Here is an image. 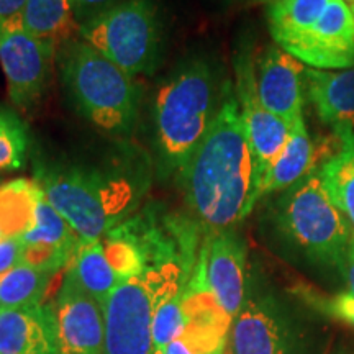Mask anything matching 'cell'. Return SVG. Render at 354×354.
<instances>
[{
  "instance_id": "1",
  "label": "cell",
  "mask_w": 354,
  "mask_h": 354,
  "mask_svg": "<svg viewBox=\"0 0 354 354\" xmlns=\"http://www.w3.org/2000/svg\"><path fill=\"white\" fill-rule=\"evenodd\" d=\"M205 234L234 230L256 205V166L234 87L225 82L212 125L180 177Z\"/></svg>"
},
{
  "instance_id": "2",
  "label": "cell",
  "mask_w": 354,
  "mask_h": 354,
  "mask_svg": "<svg viewBox=\"0 0 354 354\" xmlns=\"http://www.w3.org/2000/svg\"><path fill=\"white\" fill-rule=\"evenodd\" d=\"M81 240H102L140 205L141 179L122 171L43 167L35 180Z\"/></svg>"
},
{
  "instance_id": "3",
  "label": "cell",
  "mask_w": 354,
  "mask_h": 354,
  "mask_svg": "<svg viewBox=\"0 0 354 354\" xmlns=\"http://www.w3.org/2000/svg\"><path fill=\"white\" fill-rule=\"evenodd\" d=\"M218 105L214 73L203 61L184 64L162 84L154 102V125L167 174L183 177Z\"/></svg>"
},
{
  "instance_id": "4",
  "label": "cell",
  "mask_w": 354,
  "mask_h": 354,
  "mask_svg": "<svg viewBox=\"0 0 354 354\" xmlns=\"http://www.w3.org/2000/svg\"><path fill=\"white\" fill-rule=\"evenodd\" d=\"M274 223L305 258L344 274L353 228L331 201L320 166L284 190L274 209Z\"/></svg>"
},
{
  "instance_id": "5",
  "label": "cell",
  "mask_w": 354,
  "mask_h": 354,
  "mask_svg": "<svg viewBox=\"0 0 354 354\" xmlns=\"http://www.w3.org/2000/svg\"><path fill=\"white\" fill-rule=\"evenodd\" d=\"M61 76L76 107L100 130L125 135L138 117V88L131 76L81 39L59 53Z\"/></svg>"
},
{
  "instance_id": "6",
  "label": "cell",
  "mask_w": 354,
  "mask_h": 354,
  "mask_svg": "<svg viewBox=\"0 0 354 354\" xmlns=\"http://www.w3.org/2000/svg\"><path fill=\"white\" fill-rule=\"evenodd\" d=\"M196 263L171 261L148 268L110 294L104 305L105 354H153L158 308L187 286Z\"/></svg>"
},
{
  "instance_id": "7",
  "label": "cell",
  "mask_w": 354,
  "mask_h": 354,
  "mask_svg": "<svg viewBox=\"0 0 354 354\" xmlns=\"http://www.w3.org/2000/svg\"><path fill=\"white\" fill-rule=\"evenodd\" d=\"M77 37L125 71L128 76L156 68L161 20L153 0H123L79 25Z\"/></svg>"
},
{
  "instance_id": "8",
  "label": "cell",
  "mask_w": 354,
  "mask_h": 354,
  "mask_svg": "<svg viewBox=\"0 0 354 354\" xmlns=\"http://www.w3.org/2000/svg\"><path fill=\"white\" fill-rule=\"evenodd\" d=\"M225 354H318L307 323L271 294H250L233 318Z\"/></svg>"
},
{
  "instance_id": "9",
  "label": "cell",
  "mask_w": 354,
  "mask_h": 354,
  "mask_svg": "<svg viewBox=\"0 0 354 354\" xmlns=\"http://www.w3.org/2000/svg\"><path fill=\"white\" fill-rule=\"evenodd\" d=\"M57 46L51 39L30 33L25 21L0 25V66L13 105L28 109L41 99L50 84Z\"/></svg>"
},
{
  "instance_id": "10",
  "label": "cell",
  "mask_w": 354,
  "mask_h": 354,
  "mask_svg": "<svg viewBox=\"0 0 354 354\" xmlns=\"http://www.w3.org/2000/svg\"><path fill=\"white\" fill-rule=\"evenodd\" d=\"M48 307L56 354H105L104 308L79 286L69 268Z\"/></svg>"
},
{
  "instance_id": "11",
  "label": "cell",
  "mask_w": 354,
  "mask_h": 354,
  "mask_svg": "<svg viewBox=\"0 0 354 354\" xmlns=\"http://www.w3.org/2000/svg\"><path fill=\"white\" fill-rule=\"evenodd\" d=\"M234 94H236L240 112L245 122L248 141L253 151L256 166V203L259 202L258 192L266 172L289 140V123L268 112L261 104L258 91H256V73L254 59L250 51L243 50L234 59Z\"/></svg>"
},
{
  "instance_id": "12",
  "label": "cell",
  "mask_w": 354,
  "mask_h": 354,
  "mask_svg": "<svg viewBox=\"0 0 354 354\" xmlns=\"http://www.w3.org/2000/svg\"><path fill=\"white\" fill-rule=\"evenodd\" d=\"M315 69L354 68V15L344 0H331L322 19L284 50Z\"/></svg>"
},
{
  "instance_id": "13",
  "label": "cell",
  "mask_w": 354,
  "mask_h": 354,
  "mask_svg": "<svg viewBox=\"0 0 354 354\" xmlns=\"http://www.w3.org/2000/svg\"><path fill=\"white\" fill-rule=\"evenodd\" d=\"M304 64L277 44L254 61L256 91L263 107L292 125L304 117Z\"/></svg>"
},
{
  "instance_id": "14",
  "label": "cell",
  "mask_w": 354,
  "mask_h": 354,
  "mask_svg": "<svg viewBox=\"0 0 354 354\" xmlns=\"http://www.w3.org/2000/svg\"><path fill=\"white\" fill-rule=\"evenodd\" d=\"M207 281L216 302L232 318L246 302V246L234 230L205 234L202 243Z\"/></svg>"
},
{
  "instance_id": "15",
  "label": "cell",
  "mask_w": 354,
  "mask_h": 354,
  "mask_svg": "<svg viewBox=\"0 0 354 354\" xmlns=\"http://www.w3.org/2000/svg\"><path fill=\"white\" fill-rule=\"evenodd\" d=\"M21 241L25 245V264L56 274L71 264L82 240L63 215L48 202L41 190L33 223L21 234Z\"/></svg>"
},
{
  "instance_id": "16",
  "label": "cell",
  "mask_w": 354,
  "mask_h": 354,
  "mask_svg": "<svg viewBox=\"0 0 354 354\" xmlns=\"http://www.w3.org/2000/svg\"><path fill=\"white\" fill-rule=\"evenodd\" d=\"M304 87L318 118L335 130H354V68H305Z\"/></svg>"
},
{
  "instance_id": "17",
  "label": "cell",
  "mask_w": 354,
  "mask_h": 354,
  "mask_svg": "<svg viewBox=\"0 0 354 354\" xmlns=\"http://www.w3.org/2000/svg\"><path fill=\"white\" fill-rule=\"evenodd\" d=\"M0 354H56L48 304L0 308Z\"/></svg>"
},
{
  "instance_id": "18",
  "label": "cell",
  "mask_w": 354,
  "mask_h": 354,
  "mask_svg": "<svg viewBox=\"0 0 354 354\" xmlns=\"http://www.w3.org/2000/svg\"><path fill=\"white\" fill-rule=\"evenodd\" d=\"M317 166L315 146L310 140L304 117H300L292 123L289 140L284 149L266 172L263 183L259 185L258 198L261 201L264 196L272 192L287 190Z\"/></svg>"
},
{
  "instance_id": "19",
  "label": "cell",
  "mask_w": 354,
  "mask_h": 354,
  "mask_svg": "<svg viewBox=\"0 0 354 354\" xmlns=\"http://www.w3.org/2000/svg\"><path fill=\"white\" fill-rule=\"evenodd\" d=\"M330 2L331 0H272L266 15L274 43L287 50L313 28Z\"/></svg>"
},
{
  "instance_id": "20",
  "label": "cell",
  "mask_w": 354,
  "mask_h": 354,
  "mask_svg": "<svg viewBox=\"0 0 354 354\" xmlns=\"http://www.w3.org/2000/svg\"><path fill=\"white\" fill-rule=\"evenodd\" d=\"M68 268L73 271L79 286L104 308L110 294L122 284L117 272L105 256L102 240H82Z\"/></svg>"
},
{
  "instance_id": "21",
  "label": "cell",
  "mask_w": 354,
  "mask_h": 354,
  "mask_svg": "<svg viewBox=\"0 0 354 354\" xmlns=\"http://www.w3.org/2000/svg\"><path fill=\"white\" fill-rule=\"evenodd\" d=\"M339 149L333 158L322 165L323 183L331 201L346 216L354 232V130H335Z\"/></svg>"
},
{
  "instance_id": "22",
  "label": "cell",
  "mask_w": 354,
  "mask_h": 354,
  "mask_svg": "<svg viewBox=\"0 0 354 354\" xmlns=\"http://www.w3.org/2000/svg\"><path fill=\"white\" fill-rule=\"evenodd\" d=\"M39 185L35 180L15 179L0 184V238L21 236L32 227L39 197Z\"/></svg>"
},
{
  "instance_id": "23",
  "label": "cell",
  "mask_w": 354,
  "mask_h": 354,
  "mask_svg": "<svg viewBox=\"0 0 354 354\" xmlns=\"http://www.w3.org/2000/svg\"><path fill=\"white\" fill-rule=\"evenodd\" d=\"M25 28L35 37L57 44L69 41L77 24L71 12L69 0H28L25 8Z\"/></svg>"
},
{
  "instance_id": "24",
  "label": "cell",
  "mask_w": 354,
  "mask_h": 354,
  "mask_svg": "<svg viewBox=\"0 0 354 354\" xmlns=\"http://www.w3.org/2000/svg\"><path fill=\"white\" fill-rule=\"evenodd\" d=\"M50 274L21 263L8 272L0 274V308H21L39 305L50 286Z\"/></svg>"
},
{
  "instance_id": "25",
  "label": "cell",
  "mask_w": 354,
  "mask_h": 354,
  "mask_svg": "<svg viewBox=\"0 0 354 354\" xmlns=\"http://www.w3.org/2000/svg\"><path fill=\"white\" fill-rule=\"evenodd\" d=\"M28 128L12 110L0 107V172L21 169L28 154Z\"/></svg>"
},
{
  "instance_id": "26",
  "label": "cell",
  "mask_w": 354,
  "mask_h": 354,
  "mask_svg": "<svg viewBox=\"0 0 354 354\" xmlns=\"http://www.w3.org/2000/svg\"><path fill=\"white\" fill-rule=\"evenodd\" d=\"M230 330L185 323L183 333L169 344L166 354H225Z\"/></svg>"
},
{
  "instance_id": "27",
  "label": "cell",
  "mask_w": 354,
  "mask_h": 354,
  "mask_svg": "<svg viewBox=\"0 0 354 354\" xmlns=\"http://www.w3.org/2000/svg\"><path fill=\"white\" fill-rule=\"evenodd\" d=\"M343 276L346 277V290L344 292L331 295V297L308 294L305 299L325 315L354 326V232L348 246L346 268H344Z\"/></svg>"
},
{
  "instance_id": "28",
  "label": "cell",
  "mask_w": 354,
  "mask_h": 354,
  "mask_svg": "<svg viewBox=\"0 0 354 354\" xmlns=\"http://www.w3.org/2000/svg\"><path fill=\"white\" fill-rule=\"evenodd\" d=\"M184 289H180L158 308L153 325V354H166L169 344L183 333L185 326Z\"/></svg>"
},
{
  "instance_id": "29",
  "label": "cell",
  "mask_w": 354,
  "mask_h": 354,
  "mask_svg": "<svg viewBox=\"0 0 354 354\" xmlns=\"http://www.w3.org/2000/svg\"><path fill=\"white\" fill-rule=\"evenodd\" d=\"M120 2H123V0H69V6L71 12H73L74 21L79 26L84 21L94 19L95 15L109 10V8L115 7Z\"/></svg>"
},
{
  "instance_id": "30",
  "label": "cell",
  "mask_w": 354,
  "mask_h": 354,
  "mask_svg": "<svg viewBox=\"0 0 354 354\" xmlns=\"http://www.w3.org/2000/svg\"><path fill=\"white\" fill-rule=\"evenodd\" d=\"M24 256L25 245L21 241V236L0 241V274L8 272L24 263Z\"/></svg>"
},
{
  "instance_id": "31",
  "label": "cell",
  "mask_w": 354,
  "mask_h": 354,
  "mask_svg": "<svg viewBox=\"0 0 354 354\" xmlns=\"http://www.w3.org/2000/svg\"><path fill=\"white\" fill-rule=\"evenodd\" d=\"M28 0H0V25L24 21Z\"/></svg>"
},
{
  "instance_id": "32",
  "label": "cell",
  "mask_w": 354,
  "mask_h": 354,
  "mask_svg": "<svg viewBox=\"0 0 354 354\" xmlns=\"http://www.w3.org/2000/svg\"><path fill=\"white\" fill-rule=\"evenodd\" d=\"M344 2L349 3V6H354V0H344Z\"/></svg>"
},
{
  "instance_id": "33",
  "label": "cell",
  "mask_w": 354,
  "mask_h": 354,
  "mask_svg": "<svg viewBox=\"0 0 354 354\" xmlns=\"http://www.w3.org/2000/svg\"><path fill=\"white\" fill-rule=\"evenodd\" d=\"M250 2H266V0H250Z\"/></svg>"
},
{
  "instance_id": "34",
  "label": "cell",
  "mask_w": 354,
  "mask_h": 354,
  "mask_svg": "<svg viewBox=\"0 0 354 354\" xmlns=\"http://www.w3.org/2000/svg\"><path fill=\"white\" fill-rule=\"evenodd\" d=\"M349 7H351V10H353V15H354V6H349Z\"/></svg>"
},
{
  "instance_id": "35",
  "label": "cell",
  "mask_w": 354,
  "mask_h": 354,
  "mask_svg": "<svg viewBox=\"0 0 354 354\" xmlns=\"http://www.w3.org/2000/svg\"><path fill=\"white\" fill-rule=\"evenodd\" d=\"M342 354H346V353H342Z\"/></svg>"
}]
</instances>
